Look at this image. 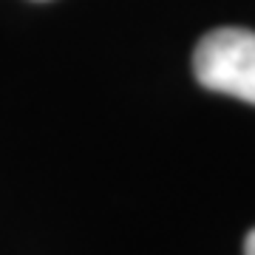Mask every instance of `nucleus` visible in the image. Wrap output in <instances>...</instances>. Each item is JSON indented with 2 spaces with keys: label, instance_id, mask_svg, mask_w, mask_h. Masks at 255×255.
<instances>
[{
  "label": "nucleus",
  "instance_id": "2",
  "mask_svg": "<svg viewBox=\"0 0 255 255\" xmlns=\"http://www.w3.org/2000/svg\"><path fill=\"white\" fill-rule=\"evenodd\" d=\"M244 255H255V227L250 230V236L244 241Z\"/></svg>",
  "mask_w": 255,
  "mask_h": 255
},
{
  "label": "nucleus",
  "instance_id": "1",
  "mask_svg": "<svg viewBox=\"0 0 255 255\" xmlns=\"http://www.w3.org/2000/svg\"><path fill=\"white\" fill-rule=\"evenodd\" d=\"M193 74L210 91L255 105V31L227 26L204 34L193 51Z\"/></svg>",
  "mask_w": 255,
  "mask_h": 255
}]
</instances>
